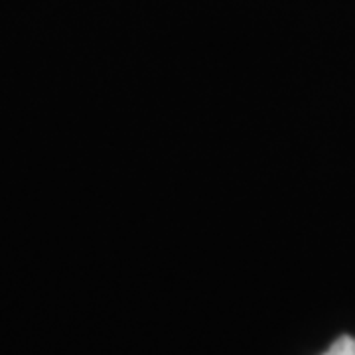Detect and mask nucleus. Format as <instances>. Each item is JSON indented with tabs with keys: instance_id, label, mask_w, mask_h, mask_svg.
Returning a JSON list of instances; mask_svg holds the SVG:
<instances>
[{
	"instance_id": "obj_1",
	"label": "nucleus",
	"mask_w": 355,
	"mask_h": 355,
	"mask_svg": "<svg viewBox=\"0 0 355 355\" xmlns=\"http://www.w3.org/2000/svg\"><path fill=\"white\" fill-rule=\"evenodd\" d=\"M324 355H355V340L352 336H342Z\"/></svg>"
}]
</instances>
